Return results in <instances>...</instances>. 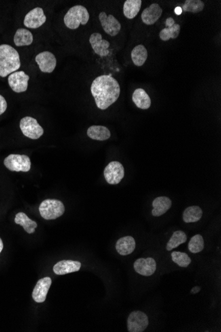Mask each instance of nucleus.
<instances>
[{
    "label": "nucleus",
    "instance_id": "obj_1",
    "mask_svg": "<svg viewBox=\"0 0 221 332\" xmlns=\"http://www.w3.org/2000/svg\"><path fill=\"white\" fill-rule=\"evenodd\" d=\"M91 92L97 107L100 110H105L118 100L121 88L117 80L112 76L102 75L93 81Z\"/></svg>",
    "mask_w": 221,
    "mask_h": 332
},
{
    "label": "nucleus",
    "instance_id": "obj_2",
    "mask_svg": "<svg viewBox=\"0 0 221 332\" xmlns=\"http://www.w3.org/2000/svg\"><path fill=\"white\" fill-rule=\"evenodd\" d=\"M20 57L18 51L11 45H0V76L6 77L20 69Z\"/></svg>",
    "mask_w": 221,
    "mask_h": 332
},
{
    "label": "nucleus",
    "instance_id": "obj_3",
    "mask_svg": "<svg viewBox=\"0 0 221 332\" xmlns=\"http://www.w3.org/2000/svg\"><path fill=\"white\" fill-rule=\"evenodd\" d=\"M89 20L87 9L83 5H78L71 7L64 15V22L70 30H76L82 24L85 26Z\"/></svg>",
    "mask_w": 221,
    "mask_h": 332
},
{
    "label": "nucleus",
    "instance_id": "obj_4",
    "mask_svg": "<svg viewBox=\"0 0 221 332\" xmlns=\"http://www.w3.org/2000/svg\"><path fill=\"white\" fill-rule=\"evenodd\" d=\"M65 207L60 200L47 199L44 200L39 207V212L41 216L47 220H52L64 214Z\"/></svg>",
    "mask_w": 221,
    "mask_h": 332
},
{
    "label": "nucleus",
    "instance_id": "obj_5",
    "mask_svg": "<svg viewBox=\"0 0 221 332\" xmlns=\"http://www.w3.org/2000/svg\"><path fill=\"white\" fill-rule=\"evenodd\" d=\"M3 164L7 169L12 172H28L31 167L29 157L24 154H9L4 159Z\"/></svg>",
    "mask_w": 221,
    "mask_h": 332
},
{
    "label": "nucleus",
    "instance_id": "obj_6",
    "mask_svg": "<svg viewBox=\"0 0 221 332\" xmlns=\"http://www.w3.org/2000/svg\"><path fill=\"white\" fill-rule=\"evenodd\" d=\"M20 126L23 134L28 138L35 140L43 135L44 129L35 118L29 116L22 118Z\"/></svg>",
    "mask_w": 221,
    "mask_h": 332
},
{
    "label": "nucleus",
    "instance_id": "obj_7",
    "mask_svg": "<svg viewBox=\"0 0 221 332\" xmlns=\"http://www.w3.org/2000/svg\"><path fill=\"white\" fill-rule=\"evenodd\" d=\"M149 321L147 315L140 311H134L129 315L127 328L129 332H142L147 328Z\"/></svg>",
    "mask_w": 221,
    "mask_h": 332
},
{
    "label": "nucleus",
    "instance_id": "obj_8",
    "mask_svg": "<svg viewBox=\"0 0 221 332\" xmlns=\"http://www.w3.org/2000/svg\"><path fill=\"white\" fill-rule=\"evenodd\" d=\"M125 176L123 166L118 161H112L108 164L104 170V177L110 184H117Z\"/></svg>",
    "mask_w": 221,
    "mask_h": 332
},
{
    "label": "nucleus",
    "instance_id": "obj_9",
    "mask_svg": "<svg viewBox=\"0 0 221 332\" xmlns=\"http://www.w3.org/2000/svg\"><path fill=\"white\" fill-rule=\"evenodd\" d=\"M29 76L24 71H16L9 74L8 83L9 87L15 92L21 93L27 91Z\"/></svg>",
    "mask_w": 221,
    "mask_h": 332
},
{
    "label": "nucleus",
    "instance_id": "obj_10",
    "mask_svg": "<svg viewBox=\"0 0 221 332\" xmlns=\"http://www.w3.org/2000/svg\"><path fill=\"white\" fill-rule=\"evenodd\" d=\"M99 19L104 31L109 35L115 37L119 33L121 25L113 15H107L106 12L102 11L99 15Z\"/></svg>",
    "mask_w": 221,
    "mask_h": 332
},
{
    "label": "nucleus",
    "instance_id": "obj_11",
    "mask_svg": "<svg viewBox=\"0 0 221 332\" xmlns=\"http://www.w3.org/2000/svg\"><path fill=\"white\" fill-rule=\"evenodd\" d=\"M35 61L39 69L44 73H51L56 68V57L49 51H44L38 54L35 57Z\"/></svg>",
    "mask_w": 221,
    "mask_h": 332
},
{
    "label": "nucleus",
    "instance_id": "obj_12",
    "mask_svg": "<svg viewBox=\"0 0 221 332\" xmlns=\"http://www.w3.org/2000/svg\"><path fill=\"white\" fill-rule=\"evenodd\" d=\"M47 21V17L41 7H35L25 17L24 25L28 28L37 29Z\"/></svg>",
    "mask_w": 221,
    "mask_h": 332
},
{
    "label": "nucleus",
    "instance_id": "obj_13",
    "mask_svg": "<svg viewBox=\"0 0 221 332\" xmlns=\"http://www.w3.org/2000/svg\"><path fill=\"white\" fill-rule=\"evenodd\" d=\"M52 280L50 277H45L40 279L34 288L32 297L37 303H43L47 299V295L50 289Z\"/></svg>",
    "mask_w": 221,
    "mask_h": 332
},
{
    "label": "nucleus",
    "instance_id": "obj_14",
    "mask_svg": "<svg viewBox=\"0 0 221 332\" xmlns=\"http://www.w3.org/2000/svg\"><path fill=\"white\" fill-rule=\"evenodd\" d=\"M134 269L137 273L142 276L152 275L156 270V263L152 257L137 259L134 263Z\"/></svg>",
    "mask_w": 221,
    "mask_h": 332
},
{
    "label": "nucleus",
    "instance_id": "obj_15",
    "mask_svg": "<svg viewBox=\"0 0 221 332\" xmlns=\"http://www.w3.org/2000/svg\"><path fill=\"white\" fill-rule=\"evenodd\" d=\"M89 43L93 50L97 55L101 57H106L110 53L108 50L110 47V42L102 39V35L100 33H94L91 34L89 37Z\"/></svg>",
    "mask_w": 221,
    "mask_h": 332
},
{
    "label": "nucleus",
    "instance_id": "obj_16",
    "mask_svg": "<svg viewBox=\"0 0 221 332\" xmlns=\"http://www.w3.org/2000/svg\"><path fill=\"white\" fill-rule=\"evenodd\" d=\"M163 14V9L158 3H152L149 7H146L141 14V18L144 24L151 26L155 24Z\"/></svg>",
    "mask_w": 221,
    "mask_h": 332
},
{
    "label": "nucleus",
    "instance_id": "obj_17",
    "mask_svg": "<svg viewBox=\"0 0 221 332\" xmlns=\"http://www.w3.org/2000/svg\"><path fill=\"white\" fill-rule=\"evenodd\" d=\"M81 268V263L79 261L64 260L59 261L53 267V272L58 275L77 272Z\"/></svg>",
    "mask_w": 221,
    "mask_h": 332
},
{
    "label": "nucleus",
    "instance_id": "obj_18",
    "mask_svg": "<svg viewBox=\"0 0 221 332\" xmlns=\"http://www.w3.org/2000/svg\"><path fill=\"white\" fill-rule=\"evenodd\" d=\"M136 242L132 236H125L120 238L116 243V249L121 255H129L135 251Z\"/></svg>",
    "mask_w": 221,
    "mask_h": 332
},
{
    "label": "nucleus",
    "instance_id": "obj_19",
    "mask_svg": "<svg viewBox=\"0 0 221 332\" xmlns=\"http://www.w3.org/2000/svg\"><path fill=\"white\" fill-rule=\"evenodd\" d=\"M171 204H172L171 203V200L169 198L166 197V196L156 198L152 203V206L154 207V209L152 211V215L155 217H159L165 214L170 209Z\"/></svg>",
    "mask_w": 221,
    "mask_h": 332
},
{
    "label": "nucleus",
    "instance_id": "obj_20",
    "mask_svg": "<svg viewBox=\"0 0 221 332\" xmlns=\"http://www.w3.org/2000/svg\"><path fill=\"white\" fill-rule=\"evenodd\" d=\"M133 101L137 108L147 110L151 106V100L148 93L142 89L135 90L133 93Z\"/></svg>",
    "mask_w": 221,
    "mask_h": 332
},
{
    "label": "nucleus",
    "instance_id": "obj_21",
    "mask_svg": "<svg viewBox=\"0 0 221 332\" xmlns=\"http://www.w3.org/2000/svg\"><path fill=\"white\" fill-rule=\"evenodd\" d=\"M89 138L97 141H106L110 138V132L108 128L102 125H92L87 131Z\"/></svg>",
    "mask_w": 221,
    "mask_h": 332
},
{
    "label": "nucleus",
    "instance_id": "obj_22",
    "mask_svg": "<svg viewBox=\"0 0 221 332\" xmlns=\"http://www.w3.org/2000/svg\"><path fill=\"white\" fill-rule=\"evenodd\" d=\"M13 41L17 47L31 45L33 42V34L26 29H19L15 34Z\"/></svg>",
    "mask_w": 221,
    "mask_h": 332
},
{
    "label": "nucleus",
    "instance_id": "obj_23",
    "mask_svg": "<svg viewBox=\"0 0 221 332\" xmlns=\"http://www.w3.org/2000/svg\"><path fill=\"white\" fill-rule=\"evenodd\" d=\"M15 224L22 226L24 230L29 234L35 233V229L37 228V223L28 218V215L23 212L17 213L15 215Z\"/></svg>",
    "mask_w": 221,
    "mask_h": 332
},
{
    "label": "nucleus",
    "instance_id": "obj_24",
    "mask_svg": "<svg viewBox=\"0 0 221 332\" xmlns=\"http://www.w3.org/2000/svg\"><path fill=\"white\" fill-rule=\"evenodd\" d=\"M142 1L141 0H127L124 3L123 13L129 20H132L138 15L140 10Z\"/></svg>",
    "mask_w": 221,
    "mask_h": 332
},
{
    "label": "nucleus",
    "instance_id": "obj_25",
    "mask_svg": "<svg viewBox=\"0 0 221 332\" xmlns=\"http://www.w3.org/2000/svg\"><path fill=\"white\" fill-rule=\"evenodd\" d=\"M131 58L135 65L137 66L143 65L148 58V51L145 47L142 45L136 46L131 52Z\"/></svg>",
    "mask_w": 221,
    "mask_h": 332
},
{
    "label": "nucleus",
    "instance_id": "obj_26",
    "mask_svg": "<svg viewBox=\"0 0 221 332\" xmlns=\"http://www.w3.org/2000/svg\"><path fill=\"white\" fill-rule=\"evenodd\" d=\"M203 211L201 208L193 206L187 208L183 213V219L186 223L197 222L201 219Z\"/></svg>",
    "mask_w": 221,
    "mask_h": 332
},
{
    "label": "nucleus",
    "instance_id": "obj_27",
    "mask_svg": "<svg viewBox=\"0 0 221 332\" xmlns=\"http://www.w3.org/2000/svg\"><path fill=\"white\" fill-rule=\"evenodd\" d=\"M187 241V236L183 231H176L173 233L172 236L171 237L169 241L167 242L166 245V249L167 251H171V250L178 247L179 245L186 243Z\"/></svg>",
    "mask_w": 221,
    "mask_h": 332
},
{
    "label": "nucleus",
    "instance_id": "obj_28",
    "mask_svg": "<svg viewBox=\"0 0 221 332\" xmlns=\"http://www.w3.org/2000/svg\"><path fill=\"white\" fill-rule=\"evenodd\" d=\"M180 26L175 24L169 28H165L160 32V38L164 41H169V39H176L180 32Z\"/></svg>",
    "mask_w": 221,
    "mask_h": 332
},
{
    "label": "nucleus",
    "instance_id": "obj_29",
    "mask_svg": "<svg viewBox=\"0 0 221 332\" xmlns=\"http://www.w3.org/2000/svg\"><path fill=\"white\" fill-rule=\"evenodd\" d=\"M205 7V3L201 0H186L182 7V11L197 13L201 12Z\"/></svg>",
    "mask_w": 221,
    "mask_h": 332
},
{
    "label": "nucleus",
    "instance_id": "obj_30",
    "mask_svg": "<svg viewBox=\"0 0 221 332\" xmlns=\"http://www.w3.org/2000/svg\"><path fill=\"white\" fill-rule=\"evenodd\" d=\"M188 249L192 253H199L204 249V240L201 235L192 237L188 244Z\"/></svg>",
    "mask_w": 221,
    "mask_h": 332
},
{
    "label": "nucleus",
    "instance_id": "obj_31",
    "mask_svg": "<svg viewBox=\"0 0 221 332\" xmlns=\"http://www.w3.org/2000/svg\"><path fill=\"white\" fill-rule=\"evenodd\" d=\"M171 256L173 262L181 267H187L192 262L191 259L186 253L173 251L171 253Z\"/></svg>",
    "mask_w": 221,
    "mask_h": 332
},
{
    "label": "nucleus",
    "instance_id": "obj_32",
    "mask_svg": "<svg viewBox=\"0 0 221 332\" xmlns=\"http://www.w3.org/2000/svg\"><path fill=\"white\" fill-rule=\"evenodd\" d=\"M7 102L1 95H0V115L3 114L7 110Z\"/></svg>",
    "mask_w": 221,
    "mask_h": 332
},
{
    "label": "nucleus",
    "instance_id": "obj_33",
    "mask_svg": "<svg viewBox=\"0 0 221 332\" xmlns=\"http://www.w3.org/2000/svg\"><path fill=\"white\" fill-rule=\"evenodd\" d=\"M175 24H176V23H175V21L173 20V18H169L166 20V28H169V27L173 26Z\"/></svg>",
    "mask_w": 221,
    "mask_h": 332
},
{
    "label": "nucleus",
    "instance_id": "obj_34",
    "mask_svg": "<svg viewBox=\"0 0 221 332\" xmlns=\"http://www.w3.org/2000/svg\"><path fill=\"white\" fill-rule=\"evenodd\" d=\"M201 291V288L199 287H195L193 288V289L191 291V293L192 294H197L199 293Z\"/></svg>",
    "mask_w": 221,
    "mask_h": 332
},
{
    "label": "nucleus",
    "instance_id": "obj_35",
    "mask_svg": "<svg viewBox=\"0 0 221 332\" xmlns=\"http://www.w3.org/2000/svg\"><path fill=\"white\" fill-rule=\"evenodd\" d=\"M175 13H176L177 15H181L182 14V7H177L176 9H175Z\"/></svg>",
    "mask_w": 221,
    "mask_h": 332
},
{
    "label": "nucleus",
    "instance_id": "obj_36",
    "mask_svg": "<svg viewBox=\"0 0 221 332\" xmlns=\"http://www.w3.org/2000/svg\"><path fill=\"white\" fill-rule=\"evenodd\" d=\"M3 248V243L2 240H1V238H0V253H1V251H2Z\"/></svg>",
    "mask_w": 221,
    "mask_h": 332
}]
</instances>
